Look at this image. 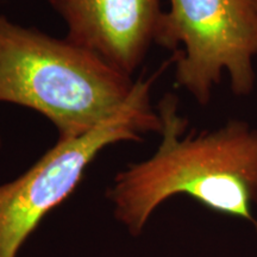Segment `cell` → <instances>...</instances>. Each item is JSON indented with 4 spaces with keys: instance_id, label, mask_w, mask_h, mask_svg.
<instances>
[{
    "instance_id": "1",
    "label": "cell",
    "mask_w": 257,
    "mask_h": 257,
    "mask_svg": "<svg viewBox=\"0 0 257 257\" xmlns=\"http://www.w3.org/2000/svg\"><path fill=\"white\" fill-rule=\"evenodd\" d=\"M161 143L148 160L131 163L115 175L106 197L114 217L134 236L154 211L178 194L211 210L257 223V127L244 120L184 137L188 121L178 99L166 94L157 105Z\"/></svg>"
},
{
    "instance_id": "2",
    "label": "cell",
    "mask_w": 257,
    "mask_h": 257,
    "mask_svg": "<svg viewBox=\"0 0 257 257\" xmlns=\"http://www.w3.org/2000/svg\"><path fill=\"white\" fill-rule=\"evenodd\" d=\"M135 81L93 51L0 15V102L46 117L66 141L108 120Z\"/></svg>"
},
{
    "instance_id": "3",
    "label": "cell",
    "mask_w": 257,
    "mask_h": 257,
    "mask_svg": "<svg viewBox=\"0 0 257 257\" xmlns=\"http://www.w3.org/2000/svg\"><path fill=\"white\" fill-rule=\"evenodd\" d=\"M156 76L135 81L130 98L110 119L80 137L59 140L24 174L0 185V257H17L42 219L73 194L105 148L142 142L144 135L161 133L162 119L150 99Z\"/></svg>"
},
{
    "instance_id": "4",
    "label": "cell",
    "mask_w": 257,
    "mask_h": 257,
    "mask_svg": "<svg viewBox=\"0 0 257 257\" xmlns=\"http://www.w3.org/2000/svg\"><path fill=\"white\" fill-rule=\"evenodd\" d=\"M155 44L175 51V85L207 105L227 73L236 95L255 87L257 12L249 0H169Z\"/></svg>"
},
{
    "instance_id": "5",
    "label": "cell",
    "mask_w": 257,
    "mask_h": 257,
    "mask_svg": "<svg viewBox=\"0 0 257 257\" xmlns=\"http://www.w3.org/2000/svg\"><path fill=\"white\" fill-rule=\"evenodd\" d=\"M67 25V40L133 76L155 43L160 0H48Z\"/></svg>"
},
{
    "instance_id": "6",
    "label": "cell",
    "mask_w": 257,
    "mask_h": 257,
    "mask_svg": "<svg viewBox=\"0 0 257 257\" xmlns=\"http://www.w3.org/2000/svg\"><path fill=\"white\" fill-rule=\"evenodd\" d=\"M250 3H251V5L253 6V9H255V11L257 12V0H249Z\"/></svg>"
},
{
    "instance_id": "7",
    "label": "cell",
    "mask_w": 257,
    "mask_h": 257,
    "mask_svg": "<svg viewBox=\"0 0 257 257\" xmlns=\"http://www.w3.org/2000/svg\"><path fill=\"white\" fill-rule=\"evenodd\" d=\"M0 146H2V138H0Z\"/></svg>"
}]
</instances>
